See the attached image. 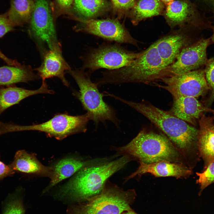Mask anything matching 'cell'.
Here are the masks:
<instances>
[{"label": "cell", "mask_w": 214, "mask_h": 214, "mask_svg": "<svg viewBox=\"0 0 214 214\" xmlns=\"http://www.w3.org/2000/svg\"><path fill=\"white\" fill-rule=\"evenodd\" d=\"M210 39H202L183 49L174 62L162 73V78L200 69L207 61L206 51Z\"/></svg>", "instance_id": "cell-10"}, {"label": "cell", "mask_w": 214, "mask_h": 214, "mask_svg": "<svg viewBox=\"0 0 214 214\" xmlns=\"http://www.w3.org/2000/svg\"><path fill=\"white\" fill-rule=\"evenodd\" d=\"M141 52L135 53L117 44H104L92 48L84 57L81 69L91 74L101 68L119 69L130 65Z\"/></svg>", "instance_id": "cell-7"}, {"label": "cell", "mask_w": 214, "mask_h": 214, "mask_svg": "<svg viewBox=\"0 0 214 214\" xmlns=\"http://www.w3.org/2000/svg\"><path fill=\"white\" fill-rule=\"evenodd\" d=\"M117 151L146 163L166 161L182 164L183 155L170 140L152 132L141 131L130 143Z\"/></svg>", "instance_id": "cell-4"}, {"label": "cell", "mask_w": 214, "mask_h": 214, "mask_svg": "<svg viewBox=\"0 0 214 214\" xmlns=\"http://www.w3.org/2000/svg\"><path fill=\"white\" fill-rule=\"evenodd\" d=\"M16 195H11L6 203L3 214H23L24 209L21 200Z\"/></svg>", "instance_id": "cell-28"}, {"label": "cell", "mask_w": 214, "mask_h": 214, "mask_svg": "<svg viewBox=\"0 0 214 214\" xmlns=\"http://www.w3.org/2000/svg\"><path fill=\"white\" fill-rule=\"evenodd\" d=\"M137 170L128 177L132 178L137 175L147 173L156 177H172L177 178L187 177L192 174L190 169L182 164L162 161L150 163L139 162Z\"/></svg>", "instance_id": "cell-15"}, {"label": "cell", "mask_w": 214, "mask_h": 214, "mask_svg": "<svg viewBox=\"0 0 214 214\" xmlns=\"http://www.w3.org/2000/svg\"><path fill=\"white\" fill-rule=\"evenodd\" d=\"M164 8L160 0H139L132 9L131 21L136 25L144 19L161 14Z\"/></svg>", "instance_id": "cell-24"}, {"label": "cell", "mask_w": 214, "mask_h": 214, "mask_svg": "<svg viewBox=\"0 0 214 214\" xmlns=\"http://www.w3.org/2000/svg\"><path fill=\"white\" fill-rule=\"evenodd\" d=\"M162 2L165 4L167 5H168L172 2H173L174 0H160Z\"/></svg>", "instance_id": "cell-33"}, {"label": "cell", "mask_w": 214, "mask_h": 214, "mask_svg": "<svg viewBox=\"0 0 214 214\" xmlns=\"http://www.w3.org/2000/svg\"><path fill=\"white\" fill-rule=\"evenodd\" d=\"M204 70L206 81L212 89V94L210 98V103L214 100V57L208 60L206 64Z\"/></svg>", "instance_id": "cell-29"}, {"label": "cell", "mask_w": 214, "mask_h": 214, "mask_svg": "<svg viewBox=\"0 0 214 214\" xmlns=\"http://www.w3.org/2000/svg\"><path fill=\"white\" fill-rule=\"evenodd\" d=\"M212 1H213V4H214V0H212Z\"/></svg>", "instance_id": "cell-36"}, {"label": "cell", "mask_w": 214, "mask_h": 214, "mask_svg": "<svg viewBox=\"0 0 214 214\" xmlns=\"http://www.w3.org/2000/svg\"><path fill=\"white\" fill-rule=\"evenodd\" d=\"M73 2V0H54L53 15L54 20L62 15L68 14L72 16Z\"/></svg>", "instance_id": "cell-27"}, {"label": "cell", "mask_w": 214, "mask_h": 214, "mask_svg": "<svg viewBox=\"0 0 214 214\" xmlns=\"http://www.w3.org/2000/svg\"><path fill=\"white\" fill-rule=\"evenodd\" d=\"M54 92L48 89L45 81L39 89L35 90L27 89L14 85L0 87V115L6 109L18 103L30 96L42 93L53 94Z\"/></svg>", "instance_id": "cell-16"}, {"label": "cell", "mask_w": 214, "mask_h": 214, "mask_svg": "<svg viewBox=\"0 0 214 214\" xmlns=\"http://www.w3.org/2000/svg\"><path fill=\"white\" fill-rule=\"evenodd\" d=\"M131 159L129 155H125L103 165L82 169L61 189L58 195L62 197L82 200L97 195L103 189L107 179Z\"/></svg>", "instance_id": "cell-3"}, {"label": "cell", "mask_w": 214, "mask_h": 214, "mask_svg": "<svg viewBox=\"0 0 214 214\" xmlns=\"http://www.w3.org/2000/svg\"><path fill=\"white\" fill-rule=\"evenodd\" d=\"M116 99L147 118L167 135L183 155L197 146L199 130L172 113L150 104L128 101L118 96Z\"/></svg>", "instance_id": "cell-1"}, {"label": "cell", "mask_w": 214, "mask_h": 214, "mask_svg": "<svg viewBox=\"0 0 214 214\" xmlns=\"http://www.w3.org/2000/svg\"><path fill=\"white\" fill-rule=\"evenodd\" d=\"M166 67L155 43L129 65L101 72L95 82L98 87L107 84L117 85L127 83H149L160 80Z\"/></svg>", "instance_id": "cell-2"}, {"label": "cell", "mask_w": 214, "mask_h": 214, "mask_svg": "<svg viewBox=\"0 0 214 214\" xmlns=\"http://www.w3.org/2000/svg\"><path fill=\"white\" fill-rule=\"evenodd\" d=\"M192 43L188 33L181 29L160 39L155 43L166 67L174 62L183 48Z\"/></svg>", "instance_id": "cell-14"}, {"label": "cell", "mask_w": 214, "mask_h": 214, "mask_svg": "<svg viewBox=\"0 0 214 214\" xmlns=\"http://www.w3.org/2000/svg\"><path fill=\"white\" fill-rule=\"evenodd\" d=\"M10 164L15 172L35 174L50 177L52 173V167L43 165L35 155L29 154L24 150L18 151L13 161Z\"/></svg>", "instance_id": "cell-21"}, {"label": "cell", "mask_w": 214, "mask_h": 214, "mask_svg": "<svg viewBox=\"0 0 214 214\" xmlns=\"http://www.w3.org/2000/svg\"><path fill=\"white\" fill-rule=\"evenodd\" d=\"M40 78L31 67L13 62L11 66L0 67V85L8 86L21 82L28 83Z\"/></svg>", "instance_id": "cell-20"}, {"label": "cell", "mask_w": 214, "mask_h": 214, "mask_svg": "<svg viewBox=\"0 0 214 214\" xmlns=\"http://www.w3.org/2000/svg\"><path fill=\"white\" fill-rule=\"evenodd\" d=\"M161 80L165 84L161 87L174 97L187 96L196 98L202 95L209 88L204 70L201 69L172 75Z\"/></svg>", "instance_id": "cell-11"}, {"label": "cell", "mask_w": 214, "mask_h": 214, "mask_svg": "<svg viewBox=\"0 0 214 214\" xmlns=\"http://www.w3.org/2000/svg\"><path fill=\"white\" fill-rule=\"evenodd\" d=\"M29 32L41 53L61 47L59 41L47 0H34Z\"/></svg>", "instance_id": "cell-8"}, {"label": "cell", "mask_w": 214, "mask_h": 214, "mask_svg": "<svg viewBox=\"0 0 214 214\" xmlns=\"http://www.w3.org/2000/svg\"><path fill=\"white\" fill-rule=\"evenodd\" d=\"M196 13L193 5L186 0H174L167 5L165 16L171 27L182 26L187 23L193 22Z\"/></svg>", "instance_id": "cell-19"}, {"label": "cell", "mask_w": 214, "mask_h": 214, "mask_svg": "<svg viewBox=\"0 0 214 214\" xmlns=\"http://www.w3.org/2000/svg\"><path fill=\"white\" fill-rule=\"evenodd\" d=\"M113 7L116 10L123 12L132 9L136 0H111Z\"/></svg>", "instance_id": "cell-30"}, {"label": "cell", "mask_w": 214, "mask_h": 214, "mask_svg": "<svg viewBox=\"0 0 214 214\" xmlns=\"http://www.w3.org/2000/svg\"><path fill=\"white\" fill-rule=\"evenodd\" d=\"M133 192L106 190L86 203L73 207L69 214H121L130 210V197Z\"/></svg>", "instance_id": "cell-9"}, {"label": "cell", "mask_w": 214, "mask_h": 214, "mask_svg": "<svg viewBox=\"0 0 214 214\" xmlns=\"http://www.w3.org/2000/svg\"><path fill=\"white\" fill-rule=\"evenodd\" d=\"M15 173L10 164L7 165L0 160V181L5 177L12 175Z\"/></svg>", "instance_id": "cell-32"}, {"label": "cell", "mask_w": 214, "mask_h": 214, "mask_svg": "<svg viewBox=\"0 0 214 214\" xmlns=\"http://www.w3.org/2000/svg\"><path fill=\"white\" fill-rule=\"evenodd\" d=\"M15 26L8 19L7 15H0V38L7 33L15 29Z\"/></svg>", "instance_id": "cell-31"}, {"label": "cell", "mask_w": 214, "mask_h": 214, "mask_svg": "<svg viewBox=\"0 0 214 214\" xmlns=\"http://www.w3.org/2000/svg\"><path fill=\"white\" fill-rule=\"evenodd\" d=\"M77 84L79 90L74 92L84 109L97 127L100 122L106 125V120L113 122L117 127L120 121L116 116V111L103 100L105 93H100L98 87L91 78V74L81 69H71L68 72Z\"/></svg>", "instance_id": "cell-5"}, {"label": "cell", "mask_w": 214, "mask_h": 214, "mask_svg": "<svg viewBox=\"0 0 214 214\" xmlns=\"http://www.w3.org/2000/svg\"><path fill=\"white\" fill-rule=\"evenodd\" d=\"M35 5L34 0H10V7L6 13L15 27L29 22Z\"/></svg>", "instance_id": "cell-23"}, {"label": "cell", "mask_w": 214, "mask_h": 214, "mask_svg": "<svg viewBox=\"0 0 214 214\" xmlns=\"http://www.w3.org/2000/svg\"><path fill=\"white\" fill-rule=\"evenodd\" d=\"M89 120V116L87 113L78 116L61 114H56L49 120L39 124L23 126L11 122L4 123L1 128L4 133L36 130L44 132L49 137L62 140L75 133L85 132Z\"/></svg>", "instance_id": "cell-6"}, {"label": "cell", "mask_w": 214, "mask_h": 214, "mask_svg": "<svg viewBox=\"0 0 214 214\" xmlns=\"http://www.w3.org/2000/svg\"><path fill=\"white\" fill-rule=\"evenodd\" d=\"M81 26L76 31L92 34L118 43L138 46V41L131 35L125 26L115 19L83 20Z\"/></svg>", "instance_id": "cell-12"}, {"label": "cell", "mask_w": 214, "mask_h": 214, "mask_svg": "<svg viewBox=\"0 0 214 214\" xmlns=\"http://www.w3.org/2000/svg\"><path fill=\"white\" fill-rule=\"evenodd\" d=\"M86 164V162L72 157L67 158L59 161L52 167L51 181L45 192L80 170Z\"/></svg>", "instance_id": "cell-22"}, {"label": "cell", "mask_w": 214, "mask_h": 214, "mask_svg": "<svg viewBox=\"0 0 214 214\" xmlns=\"http://www.w3.org/2000/svg\"><path fill=\"white\" fill-rule=\"evenodd\" d=\"M205 170L201 173H197L198 179L197 183L200 186L201 191L214 182V160L205 166Z\"/></svg>", "instance_id": "cell-26"}, {"label": "cell", "mask_w": 214, "mask_h": 214, "mask_svg": "<svg viewBox=\"0 0 214 214\" xmlns=\"http://www.w3.org/2000/svg\"><path fill=\"white\" fill-rule=\"evenodd\" d=\"M211 40L214 43V26L213 28V33L211 37Z\"/></svg>", "instance_id": "cell-35"}, {"label": "cell", "mask_w": 214, "mask_h": 214, "mask_svg": "<svg viewBox=\"0 0 214 214\" xmlns=\"http://www.w3.org/2000/svg\"><path fill=\"white\" fill-rule=\"evenodd\" d=\"M43 61L35 70L42 81L53 77L59 78L67 87L69 84L65 77V74L71 69L64 58L62 47L47 50L42 53Z\"/></svg>", "instance_id": "cell-13"}, {"label": "cell", "mask_w": 214, "mask_h": 214, "mask_svg": "<svg viewBox=\"0 0 214 214\" xmlns=\"http://www.w3.org/2000/svg\"><path fill=\"white\" fill-rule=\"evenodd\" d=\"M108 6L105 0H74L73 3L75 10L84 18L81 20L92 19L106 10Z\"/></svg>", "instance_id": "cell-25"}, {"label": "cell", "mask_w": 214, "mask_h": 214, "mask_svg": "<svg viewBox=\"0 0 214 214\" xmlns=\"http://www.w3.org/2000/svg\"><path fill=\"white\" fill-rule=\"evenodd\" d=\"M123 214H137L130 210V211H127V212L124 213Z\"/></svg>", "instance_id": "cell-34"}, {"label": "cell", "mask_w": 214, "mask_h": 214, "mask_svg": "<svg viewBox=\"0 0 214 214\" xmlns=\"http://www.w3.org/2000/svg\"><path fill=\"white\" fill-rule=\"evenodd\" d=\"M199 124L197 147L205 166L214 160V124L212 118L203 115Z\"/></svg>", "instance_id": "cell-17"}, {"label": "cell", "mask_w": 214, "mask_h": 214, "mask_svg": "<svg viewBox=\"0 0 214 214\" xmlns=\"http://www.w3.org/2000/svg\"><path fill=\"white\" fill-rule=\"evenodd\" d=\"M174 98L171 113L185 122L193 124L206 110L196 97L181 96Z\"/></svg>", "instance_id": "cell-18"}]
</instances>
